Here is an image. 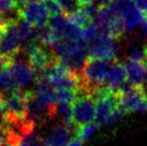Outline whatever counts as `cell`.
<instances>
[{"mask_svg": "<svg viewBox=\"0 0 147 146\" xmlns=\"http://www.w3.org/2000/svg\"><path fill=\"white\" fill-rule=\"evenodd\" d=\"M107 62L103 59L88 57L80 72V90L78 93L96 96L99 89L105 86L107 75Z\"/></svg>", "mask_w": 147, "mask_h": 146, "instance_id": "cell-1", "label": "cell"}, {"mask_svg": "<svg viewBox=\"0 0 147 146\" xmlns=\"http://www.w3.org/2000/svg\"><path fill=\"white\" fill-rule=\"evenodd\" d=\"M120 98V105L127 112L146 111L147 93L144 85H135L126 81L117 90Z\"/></svg>", "mask_w": 147, "mask_h": 146, "instance_id": "cell-2", "label": "cell"}, {"mask_svg": "<svg viewBox=\"0 0 147 146\" xmlns=\"http://www.w3.org/2000/svg\"><path fill=\"white\" fill-rule=\"evenodd\" d=\"M96 98L94 96L78 93L72 102L73 127L75 130L92 124L96 118Z\"/></svg>", "mask_w": 147, "mask_h": 146, "instance_id": "cell-3", "label": "cell"}, {"mask_svg": "<svg viewBox=\"0 0 147 146\" xmlns=\"http://www.w3.org/2000/svg\"><path fill=\"white\" fill-rule=\"evenodd\" d=\"M96 118L94 122L99 127L105 126L107 119L115 110L120 105L119 93L107 89L105 86L99 89L96 93Z\"/></svg>", "mask_w": 147, "mask_h": 146, "instance_id": "cell-4", "label": "cell"}, {"mask_svg": "<svg viewBox=\"0 0 147 146\" xmlns=\"http://www.w3.org/2000/svg\"><path fill=\"white\" fill-rule=\"evenodd\" d=\"M27 55H28L29 65L32 68L37 80H40L45 70L58 60L53 51L52 52L46 51L42 47L40 43L36 41H32L28 44Z\"/></svg>", "mask_w": 147, "mask_h": 146, "instance_id": "cell-5", "label": "cell"}, {"mask_svg": "<svg viewBox=\"0 0 147 146\" xmlns=\"http://www.w3.org/2000/svg\"><path fill=\"white\" fill-rule=\"evenodd\" d=\"M17 13L18 17L28 22L34 28H42L49 24V14L43 0L21 4Z\"/></svg>", "mask_w": 147, "mask_h": 146, "instance_id": "cell-6", "label": "cell"}, {"mask_svg": "<svg viewBox=\"0 0 147 146\" xmlns=\"http://www.w3.org/2000/svg\"><path fill=\"white\" fill-rule=\"evenodd\" d=\"M89 57L103 59L105 61L116 60V53H117V44L115 40L105 34H101L94 41L89 43Z\"/></svg>", "mask_w": 147, "mask_h": 146, "instance_id": "cell-7", "label": "cell"}, {"mask_svg": "<svg viewBox=\"0 0 147 146\" xmlns=\"http://www.w3.org/2000/svg\"><path fill=\"white\" fill-rule=\"evenodd\" d=\"M9 70L12 75V78L17 87H22L29 84L32 77L34 76L32 68L30 67L29 62L22 60V59H12L9 62Z\"/></svg>", "mask_w": 147, "mask_h": 146, "instance_id": "cell-8", "label": "cell"}, {"mask_svg": "<svg viewBox=\"0 0 147 146\" xmlns=\"http://www.w3.org/2000/svg\"><path fill=\"white\" fill-rule=\"evenodd\" d=\"M27 106H28V120L34 122H43L47 118H53L52 111L43 105L38 100L36 93L27 91Z\"/></svg>", "mask_w": 147, "mask_h": 146, "instance_id": "cell-9", "label": "cell"}, {"mask_svg": "<svg viewBox=\"0 0 147 146\" xmlns=\"http://www.w3.org/2000/svg\"><path fill=\"white\" fill-rule=\"evenodd\" d=\"M72 130L65 125L53 127L42 140V146H67L72 140Z\"/></svg>", "mask_w": 147, "mask_h": 146, "instance_id": "cell-10", "label": "cell"}, {"mask_svg": "<svg viewBox=\"0 0 147 146\" xmlns=\"http://www.w3.org/2000/svg\"><path fill=\"white\" fill-rule=\"evenodd\" d=\"M127 81V73L125 66L119 64L117 60L113 61V64L109 69L106 75L105 87L112 91H116L119 87Z\"/></svg>", "mask_w": 147, "mask_h": 146, "instance_id": "cell-11", "label": "cell"}, {"mask_svg": "<svg viewBox=\"0 0 147 146\" xmlns=\"http://www.w3.org/2000/svg\"><path fill=\"white\" fill-rule=\"evenodd\" d=\"M123 66L127 73V81L135 85H143L147 77V67L143 61L128 59Z\"/></svg>", "mask_w": 147, "mask_h": 146, "instance_id": "cell-12", "label": "cell"}, {"mask_svg": "<svg viewBox=\"0 0 147 146\" xmlns=\"http://www.w3.org/2000/svg\"><path fill=\"white\" fill-rule=\"evenodd\" d=\"M54 117H58L63 125L70 127L73 126V109L72 102H59L55 107Z\"/></svg>", "mask_w": 147, "mask_h": 146, "instance_id": "cell-13", "label": "cell"}, {"mask_svg": "<svg viewBox=\"0 0 147 146\" xmlns=\"http://www.w3.org/2000/svg\"><path fill=\"white\" fill-rule=\"evenodd\" d=\"M8 65H5L0 68V91L2 93H10L17 88V86L15 85V83L13 81L12 75L10 73Z\"/></svg>", "mask_w": 147, "mask_h": 146, "instance_id": "cell-14", "label": "cell"}, {"mask_svg": "<svg viewBox=\"0 0 147 146\" xmlns=\"http://www.w3.org/2000/svg\"><path fill=\"white\" fill-rule=\"evenodd\" d=\"M17 24H18L20 36H21L22 39V44L23 43H30V42H32L33 38H34V27H32L28 22H26V20L21 18V17H18Z\"/></svg>", "mask_w": 147, "mask_h": 146, "instance_id": "cell-15", "label": "cell"}, {"mask_svg": "<svg viewBox=\"0 0 147 146\" xmlns=\"http://www.w3.org/2000/svg\"><path fill=\"white\" fill-rule=\"evenodd\" d=\"M43 2L45 3V7L47 9L49 14V18L51 17H56L63 15V10H62L60 3L57 0H43Z\"/></svg>", "mask_w": 147, "mask_h": 146, "instance_id": "cell-16", "label": "cell"}, {"mask_svg": "<svg viewBox=\"0 0 147 146\" xmlns=\"http://www.w3.org/2000/svg\"><path fill=\"white\" fill-rule=\"evenodd\" d=\"M17 146H42V140L34 131L24 135Z\"/></svg>", "mask_w": 147, "mask_h": 146, "instance_id": "cell-17", "label": "cell"}, {"mask_svg": "<svg viewBox=\"0 0 147 146\" xmlns=\"http://www.w3.org/2000/svg\"><path fill=\"white\" fill-rule=\"evenodd\" d=\"M99 36H100V29H99L98 25L96 24V22L89 25L88 27H86L85 29H83V38L88 43L94 41Z\"/></svg>", "mask_w": 147, "mask_h": 146, "instance_id": "cell-18", "label": "cell"}, {"mask_svg": "<svg viewBox=\"0 0 147 146\" xmlns=\"http://www.w3.org/2000/svg\"><path fill=\"white\" fill-rule=\"evenodd\" d=\"M99 126L96 124V122H92L90 125H87V126L83 127V128H80V129L75 130V138L80 139L81 141H84L85 139H87L90 134L94 132L96 129H98Z\"/></svg>", "mask_w": 147, "mask_h": 146, "instance_id": "cell-19", "label": "cell"}, {"mask_svg": "<svg viewBox=\"0 0 147 146\" xmlns=\"http://www.w3.org/2000/svg\"><path fill=\"white\" fill-rule=\"evenodd\" d=\"M135 5L141 10L142 13H145L147 11V0H133Z\"/></svg>", "mask_w": 147, "mask_h": 146, "instance_id": "cell-20", "label": "cell"}, {"mask_svg": "<svg viewBox=\"0 0 147 146\" xmlns=\"http://www.w3.org/2000/svg\"><path fill=\"white\" fill-rule=\"evenodd\" d=\"M82 142L83 141H81L80 139H78V138H74L71 142L68 144L67 146H81L82 145Z\"/></svg>", "mask_w": 147, "mask_h": 146, "instance_id": "cell-21", "label": "cell"}, {"mask_svg": "<svg viewBox=\"0 0 147 146\" xmlns=\"http://www.w3.org/2000/svg\"><path fill=\"white\" fill-rule=\"evenodd\" d=\"M78 3L81 7H85V5H89V4H92L94 0H78Z\"/></svg>", "mask_w": 147, "mask_h": 146, "instance_id": "cell-22", "label": "cell"}, {"mask_svg": "<svg viewBox=\"0 0 147 146\" xmlns=\"http://www.w3.org/2000/svg\"><path fill=\"white\" fill-rule=\"evenodd\" d=\"M141 23H142V26H143V29L145 30V32L147 34V18L145 16H143L142 20H141Z\"/></svg>", "mask_w": 147, "mask_h": 146, "instance_id": "cell-23", "label": "cell"}, {"mask_svg": "<svg viewBox=\"0 0 147 146\" xmlns=\"http://www.w3.org/2000/svg\"><path fill=\"white\" fill-rule=\"evenodd\" d=\"M36 1H42V0H18V3L25 4L28 3V2H36Z\"/></svg>", "mask_w": 147, "mask_h": 146, "instance_id": "cell-24", "label": "cell"}, {"mask_svg": "<svg viewBox=\"0 0 147 146\" xmlns=\"http://www.w3.org/2000/svg\"><path fill=\"white\" fill-rule=\"evenodd\" d=\"M144 59H143V62L145 64V66L147 67V46L144 49Z\"/></svg>", "mask_w": 147, "mask_h": 146, "instance_id": "cell-25", "label": "cell"}, {"mask_svg": "<svg viewBox=\"0 0 147 146\" xmlns=\"http://www.w3.org/2000/svg\"><path fill=\"white\" fill-rule=\"evenodd\" d=\"M103 4H107V3H111V2H113L114 0H100Z\"/></svg>", "mask_w": 147, "mask_h": 146, "instance_id": "cell-26", "label": "cell"}, {"mask_svg": "<svg viewBox=\"0 0 147 146\" xmlns=\"http://www.w3.org/2000/svg\"><path fill=\"white\" fill-rule=\"evenodd\" d=\"M143 16H145V17L147 18V11H146L145 13H143Z\"/></svg>", "mask_w": 147, "mask_h": 146, "instance_id": "cell-27", "label": "cell"}]
</instances>
